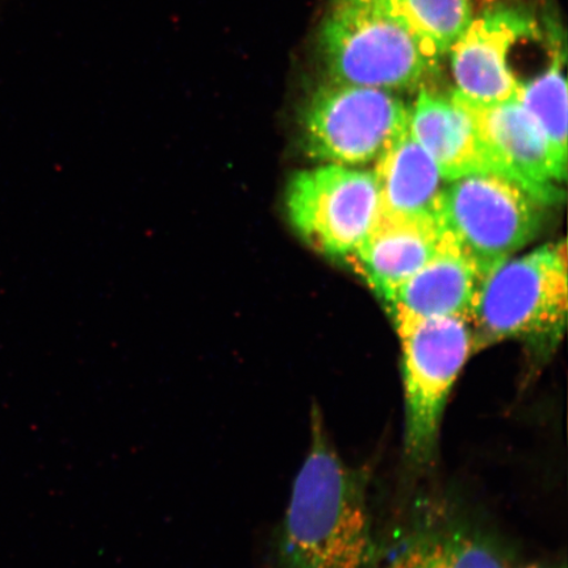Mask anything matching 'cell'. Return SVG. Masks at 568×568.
Masks as SVG:
<instances>
[{"label": "cell", "instance_id": "6da1fadb", "mask_svg": "<svg viewBox=\"0 0 568 568\" xmlns=\"http://www.w3.org/2000/svg\"><path fill=\"white\" fill-rule=\"evenodd\" d=\"M311 443L274 541L275 568H379L367 475L332 444L317 404Z\"/></svg>", "mask_w": 568, "mask_h": 568}, {"label": "cell", "instance_id": "7a4b0ae2", "mask_svg": "<svg viewBox=\"0 0 568 568\" xmlns=\"http://www.w3.org/2000/svg\"><path fill=\"white\" fill-rule=\"evenodd\" d=\"M320 52L329 82L390 92L420 87L443 57L383 0H337Z\"/></svg>", "mask_w": 568, "mask_h": 568}, {"label": "cell", "instance_id": "3957f363", "mask_svg": "<svg viewBox=\"0 0 568 568\" xmlns=\"http://www.w3.org/2000/svg\"><path fill=\"white\" fill-rule=\"evenodd\" d=\"M567 296L564 241L503 262L483 280L468 318L474 349L520 339L550 352L564 335Z\"/></svg>", "mask_w": 568, "mask_h": 568}, {"label": "cell", "instance_id": "277c9868", "mask_svg": "<svg viewBox=\"0 0 568 568\" xmlns=\"http://www.w3.org/2000/svg\"><path fill=\"white\" fill-rule=\"evenodd\" d=\"M402 347L404 453L412 465L432 464L454 386L474 349L470 320L437 316L393 320Z\"/></svg>", "mask_w": 568, "mask_h": 568}, {"label": "cell", "instance_id": "5b68a950", "mask_svg": "<svg viewBox=\"0 0 568 568\" xmlns=\"http://www.w3.org/2000/svg\"><path fill=\"white\" fill-rule=\"evenodd\" d=\"M548 205L521 183L483 172L446 182L436 219L488 274L535 239Z\"/></svg>", "mask_w": 568, "mask_h": 568}, {"label": "cell", "instance_id": "8992f818", "mask_svg": "<svg viewBox=\"0 0 568 568\" xmlns=\"http://www.w3.org/2000/svg\"><path fill=\"white\" fill-rule=\"evenodd\" d=\"M409 106L396 92L328 82L302 115L305 151L343 166L374 163L408 131Z\"/></svg>", "mask_w": 568, "mask_h": 568}, {"label": "cell", "instance_id": "52a82bcc", "mask_svg": "<svg viewBox=\"0 0 568 568\" xmlns=\"http://www.w3.org/2000/svg\"><path fill=\"white\" fill-rule=\"evenodd\" d=\"M286 210L305 243L331 257L346 258L373 229L382 204L373 172L324 163L290 181Z\"/></svg>", "mask_w": 568, "mask_h": 568}, {"label": "cell", "instance_id": "ba28073f", "mask_svg": "<svg viewBox=\"0 0 568 568\" xmlns=\"http://www.w3.org/2000/svg\"><path fill=\"white\" fill-rule=\"evenodd\" d=\"M537 34L535 19L524 11L503 9L473 18L449 51L457 94L478 105L517 99L523 82L510 67V55L518 42Z\"/></svg>", "mask_w": 568, "mask_h": 568}, {"label": "cell", "instance_id": "9c48e42d", "mask_svg": "<svg viewBox=\"0 0 568 568\" xmlns=\"http://www.w3.org/2000/svg\"><path fill=\"white\" fill-rule=\"evenodd\" d=\"M464 101L499 173L521 183L546 204L557 203L567 166L521 103L517 99L491 105Z\"/></svg>", "mask_w": 568, "mask_h": 568}, {"label": "cell", "instance_id": "30bf717a", "mask_svg": "<svg viewBox=\"0 0 568 568\" xmlns=\"http://www.w3.org/2000/svg\"><path fill=\"white\" fill-rule=\"evenodd\" d=\"M442 239L435 216L381 211L371 232L345 260L385 302L435 255Z\"/></svg>", "mask_w": 568, "mask_h": 568}, {"label": "cell", "instance_id": "8fae6325", "mask_svg": "<svg viewBox=\"0 0 568 568\" xmlns=\"http://www.w3.org/2000/svg\"><path fill=\"white\" fill-rule=\"evenodd\" d=\"M408 128L447 182L474 173H499L470 109L456 91L443 97L420 88L409 106Z\"/></svg>", "mask_w": 568, "mask_h": 568}, {"label": "cell", "instance_id": "7c38bea8", "mask_svg": "<svg viewBox=\"0 0 568 568\" xmlns=\"http://www.w3.org/2000/svg\"><path fill=\"white\" fill-rule=\"evenodd\" d=\"M486 275L456 240L443 231L442 243L435 255L383 303L390 320L437 316L470 318Z\"/></svg>", "mask_w": 568, "mask_h": 568}, {"label": "cell", "instance_id": "4fadbf2b", "mask_svg": "<svg viewBox=\"0 0 568 568\" xmlns=\"http://www.w3.org/2000/svg\"><path fill=\"white\" fill-rule=\"evenodd\" d=\"M379 568H514L501 546L462 524H425L407 532Z\"/></svg>", "mask_w": 568, "mask_h": 568}, {"label": "cell", "instance_id": "5bb4252c", "mask_svg": "<svg viewBox=\"0 0 568 568\" xmlns=\"http://www.w3.org/2000/svg\"><path fill=\"white\" fill-rule=\"evenodd\" d=\"M382 211L435 216L446 180L408 131L374 162Z\"/></svg>", "mask_w": 568, "mask_h": 568}, {"label": "cell", "instance_id": "9a60e30c", "mask_svg": "<svg viewBox=\"0 0 568 568\" xmlns=\"http://www.w3.org/2000/svg\"><path fill=\"white\" fill-rule=\"evenodd\" d=\"M565 52L557 49L551 65L531 81L523 82L517 101L545 134L557 159L567 166V82Z\"/></svg>", "mask_w": 568, "mask_h": 568}, {"label": "cell", "instance_id": "2e32d148", "mask_svg": "<svg viewBox=\"0 0 568 568\" xmlns=\"http://www.w3.org/2000/svg\"><path fill=\"white\" fill-rule=\"evenodd\" d=\"M443 55L473 20L471 0H383Z\"/></svg>", "mask_w": 568, "mask_h": 568}, {"label": "cell", "instance_id": "e0dca14e", "mask_svg": "<svg viewBox=\"0 0 568 568\" xmlns=\"http://www.w3.org/2000/svg\"><path fill=\"white\" fill-rule=\"evenodd\" d=\"M520 568H566V565L552 564V562H535L525 565Z\"/></svg>", "mask_w": 568, "mask_h": 568}]
</instances>
